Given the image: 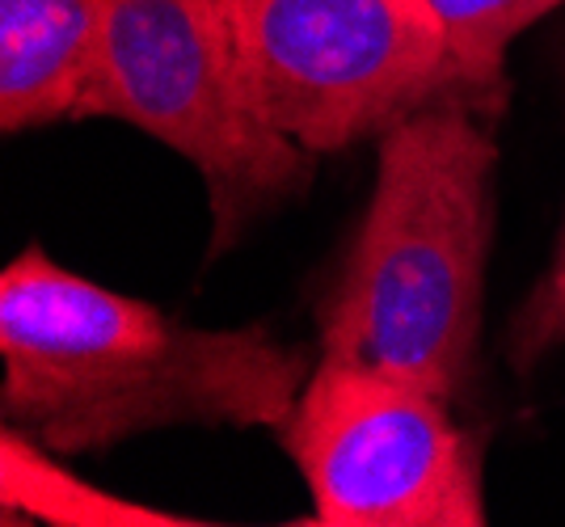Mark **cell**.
<instances>
[{
	"label": "cell",
	"instance_id": "cell-6",
	"mask_svg": "<svg viewBox=\"0 0 565 527\" xmlns=\"http://www.w3.org/2000/svg\"><path fill=\"white\" fill-rule=\"evenodd\" d=\"M106 0H0V127L76 119L94 76Z\"/></svg>",
	"mask_w": 565,
	"mask_h": 527
},
{
	"label": "cell",
	"instance_id": "cell-8",
	"mask_svg": "<svg viewBox=\"0 0 565 527\" xmlns=\"http://www.w3.org/2000/svg\"><path fill=\"white\" fill-rule=\"evenodd\" d=\"M448 34L456 73L477 106H498L502 60L519 30L541 22L565 0H426Z\"/></svg>",
	"mask_w": 565,
	"mask_h": 527
},
{
	"label": "cell",
	"instance_id": "cell-9",
	"mask_svg": "<svg viewBox=\"0 0 565 527\" xmlns=\"http://www.w3.org/2000/svg\"><path fill=\"white\" fill-rule=\"evenodd\" d=\"M565 342V233L557 245V258L541 279V288L523 300V309L511 321V337H507V355L519 372H532L536 363Z\"/></svg>",
	"mask_w": 565,
	"mask_h": 527
},
{
	"label": "cell",
	"instance_id": "cell-1",
	"mask_svg": "<svg viewBox=\"0 0 565 527\" xmlns=\"http://www.w3.org/2000/svg\"><path fill=\"white\" fill-rule=\"evenodd\" d=\"M0 359L4 422L60 455L166 427H279L312 376L266 325H182L39 245L0 275Z\"/></svg>",
	"mask_w": 565,
	"mask_h": 527
},
{
	"label": "cell",
	"instance_id": "cell-2",
	"mask_svg": "<svg viewBox=\"0 0 565 527\" xmlns=\"http://www.w3.org/2000/svg\"><path fill=\"white\" fill-rule=\"evenodd\" d=\"M465 97L380 136L376 186L317 309L321 359L460 401L481 351L498 148Z\"/></svg>",
	"mask_w": 565,
	"mask_h": 527
},
{
	"label": "cell",
	"instance_id": "cell-7",
	"mask_svg": "<svg viewBox=\"0 0 565 527\" xmlns=\"http://www.w3.org/2000/svg\"><path fill=\"white\" fill-rule=\"evenodd\" d=\"M0 498L4 515H30V519H47L64 527H186L203 519H182L169 510L127 503L115 494H102L81 477H72L68 469H60V460L43 448L39 439L4 422L0 434Z\"/></svg>",
	"mask_w": 565,
	"mask_h": 527
},
{
	"label": "cell",
	"instance_id": "cell-5",
	"mask_svg": "<svg viewBox=\"0 0 565 527\" xmlns=\"http://www.w3.org/2000/svg\"><path fill=\"white\" fill-rule=\"evenodd\" d=\"M326 527H481V452L451 401L418 384L317 363L279 422Z\"/></svg>",
	"mask_w": 565,
	"mask_h": 527
},
{
	"label": "cell",
	"instance_id": "cell-4",
	"mask_svg": "<svg viewBox=\"0 0 565 527\" xmlns=\"http://www.w3.org/2000/svg\"><path fill=\"white\" fill-rule=\"evenodd\" d=\"M249 106L312 157L465 97L426 0H220ZM477 106V101H472Z\"/></svg>",
	"mask_w": 565,
	"mask_h": 527
},
{
	"label": "cell",
	"instance_id": "cell-3",
	"mask_svg": "<svg viewBox=\"0 0 565 527\" xmlns=\"http://www.w3.org/2000/svg\"><path fill=\"white\" fill-rule=\"evenodd\" d=\"M76 119L131 122L186 157L207 186L215 254L312 182V152L249 106L220 0H106Z\"/></svg>",
	"mask_w": 565,
	"mask_h": 527
}]
</instances>
